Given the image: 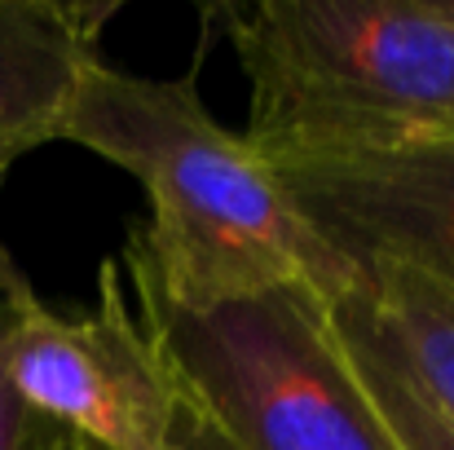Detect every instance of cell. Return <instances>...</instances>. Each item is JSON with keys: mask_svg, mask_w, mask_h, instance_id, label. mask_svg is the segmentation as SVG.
I'll return each instance as SVG.
<instances>
[{"mask_svg": "<svg viewBox=\"0 0 454 450\" xmlns=\"http://www.w3.org/2000/svg\"><path fill=\"white\" fill-rule=\"evenodd\" d=\"M58 142L84 146L133 172L151 199V221L129 239L124 274L181 304L309 292L335 304L362 279L304 221L274 163L225 129L199 75L151 80L98 62Z\"/></svg>", "mask_w": 454, "mask_h": 450, "instance_id": "6da1fadb", "label": "cell"}, {"mask_svg": "<svg viewBox=\"0 0 454 450\" xmlns=\"http://www.w3.org/2000/svg\"><path fill=\"white\" fill-rule=\"evenodd\" d=\"M270 163L454 138V22L437 0H265L221 9Z\"/></svg>", "mask_w": 454, "mask_h": 450, "instance_id": "7a4b0ae2", "label": "cell"}, {"mask_svg": "<svg viewBox=\"0 0 454 450\" xmlns=\"http://www.w3.org/2000/svg\"><path fill=\"white\" fill-rule=\"evenodd\" d=\"M129 292L181 393L234 450H402L326 300L283 288L181 304L133 279Z\"/></svg>", "mask_w": 454, "mask_h": 450, "instance_id": "3957f363", "label": "cell"}, {"mask_svg": "<svg viewBox=\"0 0 454 450\" xmlns=\"http://www.w3.org/2000/svg\"><path fill=\"white\" fill-rule=\"evenodd\" d=\"M4 375L49 429L93 450H168L181 389L146 336L120 261L98 270V304L62 313L31 288L13 296Z\"/></svg>", "mask_w": 454, "mask_h": 450, "instance_id": "277c9868", "label": "cell"}, {"mask_svg": "<svg viewBox=\"0 0 454 450\" xmlns=\"http://www.w3.org/2000/svg\"><path fill=\"white\" fill-rule=\"evenodd\" d=\"M304 221L357 270H411L454 296V138L388 154L278 159Z\"/></svg>", "mask_w": 454, "mask_h": 450, "instance_id": "5b68a950", "label": "cell"}, {"mask_svg": "<svg viewBox=\"0 0 454 450\" xmlns=\"http://www.w3.org/2000/svg\"><path fill=\"white\" fill-rule=\"evenodd\" d=\"M115 4L0 0V159L58 142Z\"/></svg>", "mask_w": 454, "mask_h": 450, "instance_id": "8992f818", "label": "cell"}, {"mask_svg": "<svg viewBox=\"0 0 454 450\" xmlns=\"http://www.w3.org/2000/svg\"><path fill=\"white\" fill-rule=\"evenodd\" d=\"M362 296L393 362L454 429V296L397 265L366 270Z\"/></svg>", "mask_w": 454, "mask_h": 450, "instance_id": "52a82bcc", "label": "cell"}, {"mask_svg": "<svg viewBox=\"0 0 454 450\" xmlns=\"http://www.w3.org/2000/svg\"><path fill=\"white\" fill-rule=\"evenodd\" d=\"M331 318H335V331H340L366 393L375 398L380 415L388 420L402 450H454V429L428 407V398L411 384V375L393 362L388 344L380 340L375 318H371L366 296H362V283L331 304Z\"/></svg>", "mask_w": 454, "mask_h": 450, "instance_id": "ba28073f", "label": "cell"}, {"mask_svg": "<svg viewBox=\"0 0 454 450\" xmlns=\"http://www.w3.org/2000/svg\"><path fill=\"white\" fill-rule=\"evenodd\" d=\"M13 296H0V450H31L35 446V433H40V420L18 402V393L9 389V375H4V331H9Z\"/></svg>", "mask_w": 454, "mask_h": 450, "instance_id": "9c48e42d", "label": "cell"}, {"mask_svg": "<svg viewBox=\"0 0 454 450\" xmlns=\"http://www.w3.org/2000/svg\"><path fill=\"white\" fill-rule=\"evenodd\" d=\"M181 389V384H176ZM168 450H234L225 438H221V429L181 393V411H176V429H172V446Z\"/></svg>", "mask_w": 454, "mask_h": 450, "instance_id": "30bf717a", "label": "cell"}, {"mask_svg": "<svg viewBox=\"0 0 454 450\" xmlns=\"http://www.w3.org/2000/svg\"><path fill=\"white\" fill-rule=\"evenodd\" d=\"M9 159H0V186H4V177H9ZM22 288H31L27 279H22V270L13 265V257L4 252V243H0V296H13V292H22Z\"/></svg>", "mask_w": 454, "mask_h": 450, "instance_id": "8fae6325", "label": "cell"}, {"mask_svg": "<svg viewBox=\"0 0 454 450\" xmlns=\"http://www.w3.org/2000/svg\"><path fill=\"white\" fill-rule=\"evenodd\" d=\"M31 450H93V446H84V442H75V438H67V433H58V429H49V424H40Z\"/></svg>", "mask_w": 454, "mask_h": 450, "instance_id": "7c38bea8", "label": "cell"}, {"mask_svg": "<svg viewBox=\"0 0 454 450\" xmlns=\"http://www.w3.org/2000/svg\"><path fill=\"white\" fill-rule=\"evenodd\" d=\"M437 4L446 9V18H450V22H454V0H437Z\"/></svg>", "mask_w": 454, "mask_h": 450, "instance_id": "4fadbf2b", "label": "cell"}]
</instances>
